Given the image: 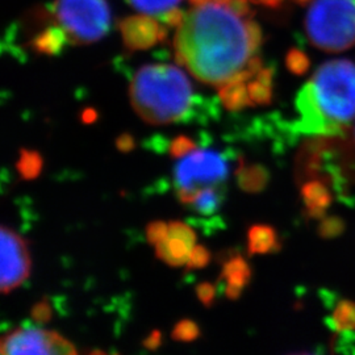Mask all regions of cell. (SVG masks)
<instances>
[{
	"label": "cell",
	"mask_w": 355,
	"mask_h": 355,
	"mask_svg": "<svg viewBox=\"0 0 355 355\" xmlns=\"http://www.w3.org/2000/svg\"><path fill=\"white\" fill-rule=\"evenodd\" d=\"M200 334L199 327L191 320H182L174 327L171 337L179 343H191L195 341Z\"/></svg>",
	"instance_id": "obj_20"
},
{
	"label": "cell",
	"mask_w": 355,
	"mask_h": 355,
	"mask_svg": "<svg viewBox=\"0 0 355 355\" xmlns=\"http://www.w3.org/2000/svg\"><path fill=\"white\" fill-rule=\"evenodd\" d=\"M196 148H198V145L192 139L187 136H179L171 142L168 152H170V155L174 158H182V157L190 154L191 152L196 150Z\"/></svg>",
	"instance_id": "obj_21"
},
{
	"label": "cell",
	"mask_w": 355,
	"mask_h": 355,
	"mask_svg": "<svg viewBox=\"0 0 355 355\" xmlns=\"http://www.w3.org/2000/svg\"><path fill=\"white\" fill-rule=\"evenodd\" d=\"M53 15L69 41L76 45L96 42L111 28L107 0H55Z\"/></svg>",
	"instance_id": "obj_5"
},
{
	"label": "cell",
	"mask_w": 355,
	"mask_h": 355,
	"mask_svg": "<svg viewBox=\"0 0 355 355\" xmlns=\"http://www.w3.org/2000/svg\"><path fill=\"white\" fill-rule=\"evenodd\" d=\"M53 315V309L48 300H42L32 308V318L38 322V324H44L48 322Z\"/></svg>",
	"instance_id": "obj_26"
},
{
	"label": "cell",
	"mask_w": 355,
	"mask_h": 355,
	"mask_svg": "<svg viewBox=\"0 0 355 355\" xmlns=\"http://www.w3.org/2000/svg\"><path fill=\"white\" fill-rule=\"evenodd\" d=\"M66 41L69 38L61 26H48L32 40L31 46L40 54L57 55L64 49Z\"/></svg>",
	"instance_id": "obj_12"
},
{
	"label": "cell",
	"mask_w": 355,
	"mask_h": 355,
	"mask_svg": "<svg viewBox=\"0 0 355 355\" xmlns=\"http://www.w3.org/2000/svg\"><path fill=\"white\" fill-rule=\"evenodd\" d=\"M262 33L253 20L241 17L228 4L209 1L193 6L174 38L177 62L205 85L221 87L246 82L263 64L257 55Z\"/></svg>",
	"instance_id": "obj_1"
},
{
	"label": "cell",
	"mask_w": 355,
	"mask_h": 355,
	"mask_svg": "<svg viewBox=\"0 0 355 355\" xmlns=\"http://www.w3.org/2000/svg\"><path fill=\"white\" fill-rule=\"evenodd\" d=\"M228 6L241 17H248L250 13V7H249L248 0H232Z\"/></svg>",
	"instance_id": "obj_30"
},
{
	"label": "cell",
	"mask_w": 355,
	"mask_h": 355,
	"mask_svg": "<svg viewBox=\"0 0 355 355\" xmlns=\"http://www.w3.org/2000/svg\"><path fill=\"white\" fill-rule=\"evenodd\" d=\"M209 1H212V0H190V3L192 6H202V4L209 3Z\"/></svg>",
	"instance_id": "obj_34"
},
{
	"label": "cell",
	"mask_w": 355,
	"mask_h": 355,
	"mask_svg": "<svg viewBox=\"0 0 355 355\" xmlns=\"http://www.w3.org/2000/svg\"><path fill=\"white\" fill-rule=\"evenodd\" d=\"M1 355H78L74 346L55 331L19 328L1 340Z\"/></svg>",
	"instance_id": "obj_7"
},
{
	"label": "cell",
	"mask_w": 355,
	"mask_h": 355,
	"mask_svg": "<svg viewBox=\"0 0 355 355\" xmlns=\"http://www.w3.org/2000/svg\"><path fill=\"white\" fill-rule=\"evenodd\" d=\"M116 146H117V149L120 150V152L123 153H129L130 150H133L135 149V146H136V141L135 139L130 136V135H121L117 141H116Z\"/></svg>",
	"instance_id": "obj_29"
},
{
	"label": "cell",
	"mask_w": 355,
	"mask_h": 355,
	"mask_svg": "<svg viewBox=\"0 0 355 355\" xmlns=\"http://www.w3.org/2000/svg\"><path fill=\"white\" fill-rule=\"evenodd\" d=\"M291 355H313V354H309V353H300V354H291Z\"/></svg>",
	"instance_id": "obj_38"
},
{
	"label": "cell",
	"mask_w": 355,
	"mask_h": 355,
	"mask_svg": "<svg viewBox=\"0 0 355 355\" xmlns=\"http://www.w3.org/2000/svg\"><path fill=\"white\" fill-rule=\"evenodd\" d=\"M248 83V91L253 104H267L272 96V70L262 69Z\"/></svg>",
	"instance_id": "obj_17"
},
{
	"label": "cell",
	"mask_w": 355,
	"mask_h": 355,
	"mask_svg": "<svg viewBox=\"0 0 355 355\" xmlns=\"http://www.w3.org/2000/svg\"><path fill=\"white\" fill-rule=\"evenodd\" d=\"M211 261V253L207 250L202 245L193 246L192 252L190 254V258L187 261V267L191 270H198L207 266Z\"/></svg>",
	"instance_id": "obj_22"
},
{
	"label": "cell",
	"mask_w": 355,
	"mask_h": 355,
	"mask_svg": "<svg viewBox=\"0 0 355 355\" xmlns=\"http://www.w3.org/2000/svg\"><path fill=\"white\" fill-rule=\"evenodd\" d=\"M129 98L141 119L154 125L190 121L200 111H212L202 107L187 76L173 64L142 66L130 82Z\"/></svg>",
	"instance_id": "obj_3"
},
{
	"label": "cell",
	"mask_w": 355,
	"mask_h": 355,
	"mask_svg": "<svg viewBox=\"0 0 355 355\" xmlns=\"http://www.w3.org/2000/svg\"><path fill=\"white\" fill-rule=\"evenodd\" d=\"M252 271L246 261L240 257H230L223 266L221 279L224 280V292L229 300H237L241 296L242 290L250 282Z\"/></svg>",
	"instance_id": "obj_11"
},
{
	"label": "cell",
	"mask_w": 355,
	"mask_h": 355,
	"mask_svg": "<svg viewBox=\"0 0 355 355\" xmlns=\"http://www.w3.org/2000/svg\"><path fill=\"white\" fill-rule=\"evenodd\" d=\"M224 196L225 191L223 187H208L199 191L189 205L198 215L209 217L221 208Z\"/></svg>",
	"instance_id": "obj_14"
},
{
	"label": "cell",
	"mask_w": 355,
	"mask_h": 355,
	"mask_svg": "<svg viewBox=\"0 0 355 355\" xmlns=\"http://www.w3.org/2000/svg\"><path fill=\"white\" fill-rule=\"evenodd\" d=\"M136 10L150 15L154 17H162L166 12L175 8L180 0H128Z\"/></svg>",
	"instance_id": "obj_18"
},
{
	"label": "cell",
	"mask_w": 355,
	"mask_h": 355,
	"mask_svg": "<svg viewBox=\"0 0 355 355\" xmlns=\"http://www.w3.org/2000/svg\"><path fill=\"white\" fill-rule=\"evenodd\" d=\"M236 174L240 187L246 192L263 190L268 179L266 170L259 165L246 166L241 164Z\"/></svg>",
	"instance_id": "obj_16"
},
{
	"label": "cell",
	"mask_w": 355,
	"mask_h": 355,
	"mask_svg": "<svg viewBox=\"0 0 355 355\" xmlns=\"http://www.w3.org/2000/svg\"><path fill=\"white\" fill-rule=\"evenodd\" d=\"M287 64L296 74H302L306 70V58L304 54L297 51H292L287 55Z\"/></svg>",
	"instance_id": "obj_27"
},
{
	"label": "cell",
	"mask_w": 355,
	"mask_h": 355,
	"mask_svg": "<svg viewBox=\"0 0 355 355\" xmlns=\"http://www.w3.org/2000/svg\"><path fill=\"white\" fill-rule=\"evenodd\" d=\"M123 41L129 51H146L165 41L167 31L152 16H129L119 24Z\"/></svg>",
	"instance_id": "obj_9"
},
{
	"label": "cell",
	"mask_w": 355,
	"mask_h": 355,
	"mask_svg": "<svg viewBox=\"0 0 355 355\" xmlns=\"http://www.w3.org/2000/svg\"><path fill=\"white\" fill-rule=\"evenodd\" d=\"M161 345V331L155 330L145 340V346L150 350H155Z\"/></svg>",
	"instance_id": "obj_31"
},
{
	"label": "cell",
	"mask_w": 355,
	"mask_h": 355,
	"mask_svg": "<svg viewBox=\"0 0 355 355\" xmlns=\"http://www.w3.org/2000/svg\"><path fill=\"white\" fill-rule=\"evenodd\" d=\"M212 1H215V3H218V4H229L232 0H212Z\"/></svg>",
	"instance_id": "obj_35"
},
{
	"label": "cell",
	"mask_w": 355,
	"mask_h": 355,
	"mask_svg": "<svg viewBox=\"0 0 355 355\" xmlns=\"http://www.w3.org/2000/svg\"><path fill=\"white\" fill-rule=\"evenodd\" d=\"M253 1L263 4V6H268V7H275V6H279L283 0H253Z\"/></svg>",
	"instance_id": "obj_33"
},
{
	"label": "cell",
	"mask_w": 355,
	"mask_h": 355,
	"mask_svg": "<svg viewBox=\"0 0 355 355\" xmlns=\"http://www.w3.org/2000/svg\"><path fill=\"white\" fill-rule=\"evenodd\" d=\"M17 170H19L20 175L26 180L37 178L38 174L42 170L41 155L36 152L23 150L20 154V159L17 162Z\"/></svg>",
	"instance_id": "obj_19"
},
{
	"label": "cell",
	"mask_w": 355,
	"mask_h": 355,
	"mask_svg": "<svg viewBox=\"0 0 355 355\" xmlns=\"http://www.w3.org/2000/svg\"><path fill=\"white\" fill-rule=\"evenodd\" d=\"M196 295H198L200 303H202L204 306L209 308L211 305L214 304V302H215L216 287L214 284L205 282V283H202V284H199V286L196 287Z\"/></svg>",
	"instance_id": "obj_25"
},
{
	"label": "cell",
	"mask_w": 355,
	"mask_h": 355,
	"mask_svg": "<svg viewBox=\"0 0 355 355\" xmlns=\"http://www.w3.org/2000/svg\"><path fill=\"white\" fill-rule=\"evenodd\" d=\"M95 119H96V112H95V111H92V110L85 111V114H83V121L92 123V121H95Z\"/></svg>",
	"instance_id": "obj_32"
},
{
	"label": "cell",
	"mask_w": 355,
	"mask_h": 355,
	"mask_svg": "<svg viewBox=\"0 0 355 355\" xmlns=\"http://www.w3.org/2000/svg\"><path fill=\"white\" fill-rule=\"evenodd\" d=\"M337 324L345 328H355V305L345 303L337 312Z\"/></svg>",
	"instance_id": "obj_24"
},
{
	"label": "cell",
	"mask_w": 355,
	"mask_h": 355,
	"mask_svg": "<svg viewBox=\"0 0 355 355\" xmlns=\"http://www.w3.org/2000/svg\"><path fill=\"white\" fill-rule=\"evenodd\" d=\"M184 17H186L184 12H183L182 10H179V8L175 7V8L170 10L168 12H166L165 15L161 17V20H162L167 26H171V28H179L180 24L183 23Z\"/></svg>",
	"instance_id": "obj_28"
},
{
	"label": "cell",
	"mask_w": 355,
	"mask_h": 355,
	"mask_svg": "<svg viewBox=\"0 0 355 355\" xmlns=\"http://www.w3.org/2000/svg\"><path fill=\"white\" fill-rule=\"evenodd\" d=\"M168 233V224L164 221H153L146 228V239L149 243L157 246L159 242L164 241Z\"/></svg>",
	"instance_id": "obj_23"
},
{
	"label": "cell",
	"mask_w": 355,
	"mask_h": 355,
	"mask_svg": "<svg viewBox=\"0 0 355 355\" xmlns=\"http://www.w3.org/2000/svg\"><path fill=\"white\" fill-rule=\"evenodd\" d=\"M229 174V161L224 153L204 149L179 158L174 167V184L180 203L192 202L199 191L223 187Z\"/></svg>",
	"instance_id": "obj_6"
},
{
	"label": "cell",
	"mask_w": 355,
	"mask_h": 355,
	"mask_svg": "<svg viewBox=\"0 0 355 355\" xmlns=\"http://www.w3.org/2000/svg\"><path fill=\"white\" fill-rule=\"evenodd\" d=\"M89 355H107L105 353H103V352H94V353H91Z\"/></svg>",
	"instance_id": "obj_36"
},
{
	"label": "cell",
	"mask_w": 355,
	"mask_h": 355,
	"mask_svg": "<svg viewBox=\"0 0 355 355\" xmlns=\"http://www.w3.org/2000/svg\"><path fill=\"white\" fill-rule=\"evenodd\" d=\"M278 246L275 230L266 225H254L248 233V248L250 254H266Z\"/></svg>",
	"instance_id": "obj_15"
},
{
	"label": "cell",
	"mask_w": 355,
	"mask_h": 355,
	"mask_svg": "<svg viewBox=\"0 0 355 355\" xmlns=\"http://www.w3.org/2000/svg\"><path fill=\"white\" fill-rule=\"evenodd\" d=\"M299 117L290 125L295 136L336 137L355 120V64L334 60L321 64L299 91Z\"/></svg>",
	"instance_id": "obj_2"
},
{
	"label": "cell",
	"mask_w": 355,
	"mask_h": 355,
	"mask_svg": "<svg viewBox=\"0 0 355 355\" xmlns=\"http://www.w3.org/2000/svg\"><path fill=\"white\" fill-rule=\"evenodd\" d=\"M218 98L229 111H241L242 108L248 105H253L248 91V85L241 80H233L221 86L218 91Z\"/></svg>",
	"instance_id": "obj_13"
},
{
	"label": "cell",
	"mask_w": 355,
	"mask_h": 355,
	"mask_svg": "<svg viewBox=\"0 0 355 355\" xmlns=\"http://www.w3.org/2000/svg\"><path fill=\"white\" fill-rule=\"evenodd\" d=\"M296 1H297V3H300V4H304V3H306L308 0H296Z\"/></svg>",
	"instance_id": "obj_37"
},
{
	"label": "cell",
	"mask_w": 355,
	"mask_h": 355,
	"mask_svg": "<svg viewBox=\"0 0 355 355\" xmlns=\"http://www.w3.org/2000/svg\"><path fill=\"white\" fill-rule=\"evenodd\" d=\"M195 241L196 236L191 227L180 221H171L165 240L155 246V254L170 266H183L190 258Z\"/></svg>",
	"instance_id": "obj_10"
},
{
	"label": "cell",
	"mask_w": 355,
	"mask_h": 355,
	"mask_svg": "<svg viewBox=\"0 0 355 355\" xmlns=\"http://www.w3.org/2000/svg\"><path fill=\"white\" fill-rule=\"evenodd\" d=\"M306 37L325 51H343L355 45V0H315L305 17Z\"/></svg>",
	"instance_id": "obj_4"
},
{
	"label": "cell",
	"mask_w": 355,
	"mask_h": 355,
	"mask_svg": "<svg viewBox=\"0 0 355 355\" xmlns=\"http://www.w3.org/2000/svg\"><path fill=\"white\" fill-rule=\"evenodd\" d=\"M1 292L8 293L21 286L31 272L26 242L12 229L1 227Z\"/></svg>",
	"instance_id": "obj_8"
}]
</instances>
